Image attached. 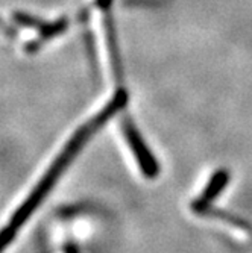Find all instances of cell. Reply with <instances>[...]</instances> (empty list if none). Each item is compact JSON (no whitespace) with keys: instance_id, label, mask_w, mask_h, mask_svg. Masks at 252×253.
Instances as JSON below:
<instances>
[{"instance_id":"obj_2","label":"cell","mask_w":252,"mask_h":253,"mask_svg":"<svg viewBox=\"0 0 252 253\" xmlns=\"http://www.w3.org/2000/svg\"><path fill=\"white\" fill-rule=\"evenodd\" d=\"M122 129H123L125 138H126L132 153L135 155L137 164H139L142 173L148 179H155L159 174V166L155 161V156L152 155V152L149 150V147L146 146V143L143 141L140 132L137 130L135 125L131 122V119L123 120Z\"/></svg>"},{"instance_id":"obj_4","label":"cell","mask_w":252,"mask_h":253,"mask_svg":"<svg viewBox=\"0 0 252 253\" xmlns=\"http://www.w3.org/2000/svg\"><path fill=\"white\" fill-rule=\"evenodd\" d=\"M228 182H230V173H228L225 169L217 170V171L211 176V179H210V182H208V185L205 187V190L202 191L199 200H196V202L192 205V206H193V211L199 214L202 210L208 208L210 203H211L214 199H217V196L225 190V187L228 185Z\"/></svg>"},{"instance_id":"obj_5","label":"cell","mask_w":252,"mask_h":253,"mask_svg":"<svg viewBox=\"0 0 252 253\" xmlns=\"http://www.w3.org/2000/svg\"><path fill=\"white\" fill-rule=\"evenodd\" d=\"M65 253H78V250H76L73 246H68V247L65 249Z\"/></svg>"},{"instance_id":"obj_3","label":"cell","mask_w":252,"mask_h":253,"mask_svg":"<svg viewBox=\"0 0 252 253\" xmlns=\"http://www.w3.org/2000/svg\"><path fill=\"white\" fill-rule=\"evenodd\" d=\"M14 20L21 26H26V28H34L38 29L40 32V38L41 41L44 40H49L61 32H64L67 29V18L58 20L55 23H46L40 18H35L29 14H23V12H17L14 15Z\"/></svg>"},{"instance_id":"obj_1","label":"cell","mask_w":252,"mask_h":253,"mask_svg":"<svg viewBox=\"0 0 252 253\" xmlns=\"http://www.w3.org/2000/svg\"><path fill=\"white\" fill-rule=\"evenodd\" d=\"M126 102H128V93L122 88V89L117 91L116 96L112 97V100L98 114L96 117H93L88 123H85L82 127H79L76 130L73 138L67 143V146L61 152V155L53 161V164L50 166L48 173L41 177V180L38 182V185L29 194L26 202H23V205L12 215L9 224L3 229V234H2V247L3 249H6L11 244V241L15 238L17 232L20 231V227L28 221V218L32 215V212L38 208V205L44 200L46 194H48L53 188V185L59 179V176L64 173V170L68 166H70V163L75 159V156L79 153L82 146L90 140V136L93 135L96 130H99L117 111H120L126 105Z\"/></svg>"}]
</instances>
